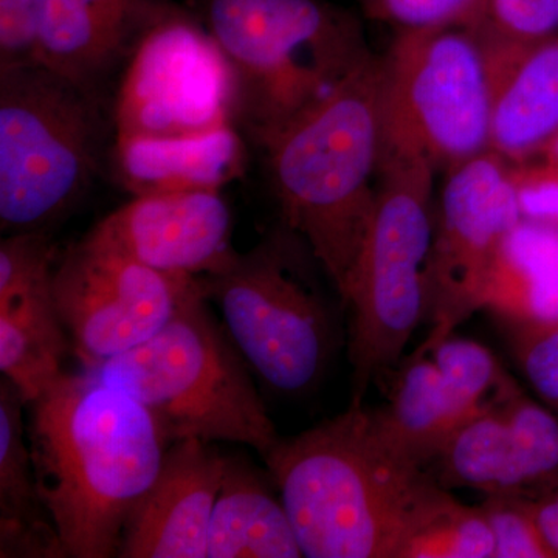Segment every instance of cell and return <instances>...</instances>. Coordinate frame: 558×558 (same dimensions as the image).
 Instances as JSON below:
<instances>
[{
    "label": "cell",
    "instance_id": "24",
    "mask_svg": "<svg viewBox=\"0 0 558 558\" xmlns=\"http://www.w3.org/2000/svg\"><path fill=\"white\" fill-rule=\"evenodd\" d=\"M495 542L481 508H469L438 487L411 524L398 558H488Z\"/></svg>",
    "mask_w": 558,
    "mask_h": 558
},
{
    "label": "cell",
    "instance_id": "11",
    "mask_svg": "<svg viewBox=\"0 0 558 558\" xmlns=\"http://www.w3.org/2000/svg\"><path fill=\"white\" fill-rule=\"evenodd\" d=\"M116 138L170 137L234 126V81L211 33L172 14L140 44L113 102Z\"/></svg>",
    "mask_w": 558,
    "mask_h": 558
},
{
    "label": "cell",
    "instance_id": "28",
    "mask_svg": "<svg viewBox=\"0 0 558 558\" xmlns=\"http://www.w3.org/2000/svg\"><path fill=\"white\" fill-rule=\"evenodd\" d=\"M366 13L399 25L402 31L472 24L481 0H360Z\"/></svg>",
    "mask_w": 558,
    "mask_h": 558
},
{
    "label": "cell",
    "instance_id": "22",
    "mask_svg": "<svg viewBox=\"0 0 558 558\" xmlns=\"http://www.w3.org/2000/svg\"><path fill=\"white\" fill-rule=\"evenodd\" d=\"M484 310L519 329L558 326V226L521 219L502 242Z\"/></svg>",
    "mask_w": 558,
    "mask_h": 558
},
{
    "label": "cell",
    "instance_id": "32",
    "mask_svg": "<svg viewBox=\"0 0 558 558\" xmlns=\"http://www.w3.org/2000/svg\"><path fill=\"white\" fill-rule=\"evenodd\" d=\"M529 508L537 523L539 534L558 558V488L542 501H529Z\"/></svg>",
    "mask_w": 558,
    "mask_h": 558
},
{
    "label": "cell",
    "instance_id": "30",
    "mask_svg": "<svg viewBox=\"0 0 558 558\" xmlns=\"http://www.w3.org/2000/svg\"><path fill=\"white\" fill-rule=\"evenodd\" d=\"M38 0H0V70L35 64Z\"/></svg>",
    "mask_w": 558,
    "mask_h": 558
},
{
    "label": "cell",
    "instance_id": "33",
    "mask_svg": "<svg viewBox=\"0 0 558 558\" xmlns=\"http://www.w3.org/2000/svg\"><path fill=\"white\" fill-rule=\"evenodd\" d=\"M546 160L550 163L556 165L558 168V134L554 137L553 142L549 143L548 148L545 149Z\"/></svg>",
    "mask_w": 558,
    "mask_h": 558
},
{
    "label": "cell",
    "instance_id": "29",
    "mask_svg": "<svg viewBox=\"0 0 558 558\" xmlns=\"http://www.w3.org/2000/svg\"><path fill=\"white\" fill-rule=\"evenodd\" d=\"M510 180L515 190L521 218L558 226V168L527 161L510 168Z\"/></svg>",
    "mask_w": 558,
    "mask_h": 558
},
{
    "label": "cell",
    "instance_id": "26",
    "mask_svg": "<svg viewBox=\"0 0 558 558\" xmlns=\"http://www.w3.org/2000/svg\"><path fill=\"white\" fill-rule=\"evenodd\" d=\"M469 25L495 43H537L558 35V0H483Z\"/></svg>",
    "mask_w": 558,
    "mask_h": 558
},
{
    "label": "cell",
    "instance_id": "16",
    "mask_svg": "<svg viewBox=\"0 0 558 558\" xmlns=\"http://www.w3.org/2000/svg\"><path fill=\"white\" fill-rule=\"evenodd\" d=\"M179 11L168 0H38L35 62L106 101L140 44Z\"/></svg>",
    "mask_w": 558,
    "mask_h": 558
},
{
    "label": "cell",
    "instance_id": "8",
    "mask_svg": "<svg viewBox=\"0 0 558 558\" xmlns=\"http://www.w3.org/2000/svg\"><path fill=\"white\" fill-rule=\"evenodd\" d=\"M380 160L453 168L490 150L492 73L472 25L400 31L381 62Z\"/></svg>",
    "mask_w": 558,
    "mask_h": 558
},
{
    "label": "cell",
    "instance_id": "31",
    "mask_svg": "<svg viewBox=\"0 0 558 558\" xmlns=\"http://www.w3.org/2000/svg\"><path fill=\"white\" fill-rule=\"evenodd\" d=\"M519 357L531 384L558 407V326L520 329Z\"/></svg>",
    "mask_w": 558,
    "mask_h": 558
},
{
    "label": "cell",
    "instance_id": "5",
    "mask_svg": "<svg viewBox=\"0 0 558 558\" xmlns=\"http://www.w3.org/2000/svg\"><path fill=\"white\" fill-rule=\"evenodd\" d=\"M194 278L170 322L145 343L86 369L137 399L168 444L234 442L266 458L279 442L252 373Z\"/></svg>",
    "mask_w": 558,
    "mask_h": 558
},
{
    "label": "cell",
    "instance_id": "25",
    "mask_svg": "<svg viewBox=\"0 0 558 558\" xmlns=\"http://www.w3.org/2000/svg\"><path fill=\"white\" fill-rule=\"evenodd\" d=\"M462 425L487 409L510 380L483 344L450 336L429 351Z\"/></svg>",
    "mask_w": 558,
    "mask_h": 558
},
{
    "label": "cell",
    "instance_id": "23",
    "mask_svg": "<svg viewBox=\"0 0 558 558\" xmlns=\"http://www.w3.org/2000/svg\"><path fill=\"white\" fill-rule=\"evenodd\" d=\"M374 425L396 457L424 468L438 459L462 427L435 360L413 354L400 371L388 409L373 411Z\"/></svg>",
    "mask_w": 558,
    "mask_h": 558
},
{
    "label": "cell",
    "instance_id": "19",
    "mask_svg": "<svg viewBox=\"0 0 558 558\" xmlns=\"http://www.w3.org/2000/svg\"><path fill=\"white\" fill-rule=\"evenodd\" d=\"M112 165L132 196L220 191L244 174L247 149L229 124L199 134L113 138Z\"/></svg>",
    "mask_w": 558,
    "mask_h": 558
},
{
    "label": "cell",
    "instance_id": "14",
    "mask_svg": "<svg viewBox=\"0 0 558 558\" xmlns=\"http://www.w3.org/2000/svg\"><path fill=\"white\" fill-rule=\"evenodd\" d=\"M231 233L220 191H182L134 196L86 238L165 274L197 278L234 258Z\"/></svg>",
    "mask_w": 558,
    "mask_h": 558
},
{
    "label": "cell",
    "instance_id": "15",
    "mask_svg": "<svg viewBox=\"0 0 558 558\" xmlns=\"http://www.w3.org/2000/svg\"><path fill=\"white\" fill-rule=\"evenodd\" d=\"M440 480L488 495H519L558 475V421L508 381L454 432L438 457Z\"/></svg>",
    "mask_w": 558,
    "mask_h": 558
},
{
    "label": "cell",
    "instance_id": "10",
    "mask_svg": "<svg viewBox=\"0 0 558 558\" xmlns=\"http://www.w3.org/2000/svg\"><path fill=\"white\" fill-rule=\"evenodd\" d=\"M509 170L494 150L450 168L428 260L425 318L432 330L414 354L428 355L484 310L499 248L523 219Z\"/></svg>",
    "mask_w": 558,
    "mask_h": 558
},
{
    "label": "cell",
    "instance_id": "9",
    "mask_svg": "<svg viewBox=\"0 0 558 558\" xmlns=\"http://www.w3.org/2000/svg\"><path fill=\"white\" fill-rule=\"evenodd\" d=\"M381 186L351 290L349 362L352 400L402 355L427 311L433 231L429 197L435 168L422 160H380Z\"/></svg>",
    "mask_w": 558,
    "mask_h": 558
},
{
    "label": "cell",
    "instance_id": "4",
    "mask_svg": "<svg viewBox=\"0 0 558 558\" xmlns=\"http://www.w3.org/2000/svg\"><path fill=\"white\" fill-rule=\"evenodd\" d=\"M234 81V126L266 149L368 57L357 21L325 0H207Z\"/></svg>",
    "mask_w": 558,
    "mask_h": 558
},
{
    "label": "cell",
    "instance_id": "13",
    "mask_svg": "<svg viewBox=\"0 0 558 558\" xmlns=\"http://www.w3.org/2000/svg\"><path fill=\"white\" fill-rule=\"evenodd\" d=\"M57 253L50 231L0 241V371L27 405L60 379L73 349L54 303Z\"/></svg>",
    "mask_w": 558,
    "mask_h": 558
},
{
    "label": "cell",
    "instance_id": "20",
    "mask_svg": "<svg viewBox=\"0 0 558 558\" xmlns=\"http://www.w3.org/2000/svg\"><path fill=\"white\" fill-rule=\"evenodd\" d=\"M17 388L0 380V557L64 558L60 535L39 494L24 407Z\"/></svg>",
    "mask_w": 558,
    "mask_h": 558
},
{
    "label": "cell",
    "instance_id": "27",
    "mask_svg": "<svg viewBox=\"0 0 558 558\" xmlns=\"http://www.w3.org/2000/svg\"><path fill=\"white\" fill-rule=\"evenodd\" d=\"M481 509L494 535V558H556L539 534L529 501L519 495H488Z\"/></svg>",
    "mask_w": 558,
    "mask_h": 558
},
{
    "label": "cell",
    "instance_id": "2",
    "mask_svg": "<svg viewBox=\"0 0 558 558\" xmlns=\"http://www.w3.org/2000/svg\"><path fill=\"white\" fill-rule=\"evenodd\" d=\"M264 459L307 558H398L439 487L385 446L357 400Z\"/></svg>",
    "mask_w": 558,
    "mask_h": 558
},
{
    "label": "cell",
    "instance_id": "3",
    "mask_svg": "<svg viewBox=\"0 0 558 558\" xmlns=\"http://www.w3.org/2000/svg\"><path fill=\"white\" fill-rule=\"evenodd\" d=\"M380 95L381 62L368 54L266 148L286 226L310 245L343 306L376 207Z\"/></svg>",
    "mask_w": 558,
    "mask_h": 558
},
{
    "label": "cell",
    "instance_id": "17",
    "mask_svg": "<svg viewBox=\"0 0 558 558\" xmlns=\"http://www.w3.org/2000/svg\"><path fill=\"white\" fill-rule=\"evenodd\" d=\"M227 458L201 439L175 440L132 506L120 558H207L209 521Z\"/></svg>",
    "mask_w": 558,
    "mask_h": 558
},
{
    "label": "cell",
    "instance_id": "34",
    "mask_svg": "<svg viewBox=\"0 0 558 558\" xmlns=\"http://www.w3.org/2000/svg\"><path fill=\"white\" fill-rule=\"evenodd\" d=\"M481 5H483V0H481ZM480 9H481V7H480ZM478 13H480V11H478Z\"/></svg>",
    "mask_w": 558,
    "mask_h": 558
},
{
    "label": "cell",
    "instance_id": "21",
    "mask_svg": "<svg viewBox=\"0 0 558 558\" xmlns=\"http://www.w3.org/2000/svg\"><path fill=\"white\" fill-rule=\"evenodd\" d=\"M303 557L281 499L247 461L227 458L211 521L207 558Z\"/></svg>",
    "mask_w": 558,
    "mask_h": 558
},
{
    "label": "cell",
    "instance_id": "18",
    "mask_svg": "<svg viewBox=\"0 0 558 558\" xmlns=\"http://www.w3.org/2000/svg\"><path fill=\"white\" fill-rule=\"evenodd\" d=\"M481 38L492 73L490 150L523 163L558 134V35L531 44Z\"/></svg>",
    "mask_w": 558,
    "mask_h": 558
},
{
    "label": "cell",
    "instance_id": "12",
    "mask_svg": "<svg viewBox=\"0 0 558 558\" xmlns=\"http://www.w3.org/2000/svg\"><path fill=\"white\" fill-rule=\"evenodd\" d=\"M193 282L84 238L58 260L53 296L73 352L90 369L156 336Z\"/></svg>",
    "mask_w": 558,
    "mask_h": 558
},
{
    "label": "cell",
    "instance_id": "6",
    "mask_svg": "<svg viewBox=\"0 0 558 558\" xmlns=\"http://www.w3.org/2000/svg\"><path fill=\"white\" fill-rule=\"evenodd\" d=\"M106 101L39 64L0 70V229L50 231L89 193Z\"/></svg>",
    "mask_w": 558,
    "mask_h": 558
},
{
    "label": "cell",
    "instance_id": "7",
    "mask_svg": "<svg viewBox=\"0 0 558 558\" xmlns=\"http://www.w3.org/2000/svg\"><path fill=\"white\" fill-rule=\"evenodd\" d=\"M307 250L286 226L222 269L197 277L250 369L282 395L317 387L336 349V318L307 269Z\"/></svg>",
    "mask_w": 558,
    "mask_h": 558
},
{
    "label": "cell",
    "instance_id": "1",
    "mask_svg": "<svg viewBox=\"0 0 558 558\" xmlns=\"http://www.w3.org/2000/svg\"><path fill=\"white\" fill-rule=\"evenodd\" d=\"M28 407L33 468L65 556H119L132 506L170 447L159 422L86 369L62 374Z\"/></svg>",
    "mask_w": 558,
    "mask_h": 558
}]
</instances>
